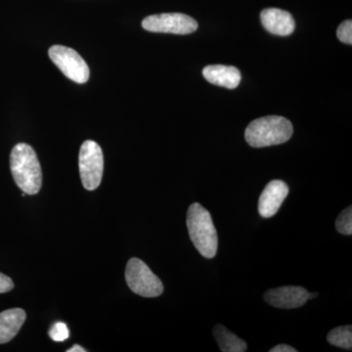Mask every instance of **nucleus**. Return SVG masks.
<instances>
[{"label": "nucleus", "mask_w": 352, "mask_h": 352, "mask_svg": "<svg viewBox=\"0 0 352 352\" xmlns=\"http://www.w3.org/2000/svg\"><path fill=\"white\" fill-rule=\"evenodd\" d=\"M10 168L16 184L28 195H36L43 185V173L36 153L31 146L19 143L10 155Z\"/></svg>", "instance_id": "f257e3e1"}, {"label": "nucleus", "mask_w": 352, "mask_h": 352, "mask_svg": "<svg viewBox=\"0 0 352 352\" xmlns=\"http://www.w3.org/2000/svg\"><path fill=\"white\" fill-rule=\"evenodd\" d=\"M187 228L190 239L206 258L217 256L219 239L212 215L199 203L190 206L187 212Z\"/></svg>", "instance_id": "f03ea898"}, {"label": "nucleus", "mask_w": 352, "mask_h": 352, "mask_svg": "<svg viewBox=\"0 0 352 352\" xmlns=\"http://www.w3.org/2000/svg\"><path fill=\"white\" fill-rule=\"evenodd\" d=\"M293 132V124L286 118L268 116L252 120L245 129V139L252 147H270L286 143Z\"/></svg>", "instance_id": "7ed1b4c3"}, {"label": "nucleus", "mask_w": 352, "mask_h": 352, "mask_svg": "<svg viewBox=\"0 0 352 352\" xmlns=\"http://www.w3.org/2000/svg\"><path fill=\"white\" fill-rule=\"evenodd\" d=\"M126 280L127 286L133 293L144 298H156L163 294L164 285L161 280L141 259H129L126 265Z\"/></svg>", "instance_id": "20e7f679"}, {"label": "nucleus", "mask_w": 352, "mask_h": 352, "mask_svg": "<svg viewBox=\"0 0 352 352\" xmlns=\"http://www.w3.org/2000/svg\"><path fill=\"white\" fill-rule=\"evenodd\" d=\"M78 166L83 187L88 191L98 188L104 170L103 152L100 146L92 140L85 141L80 147Z\"/></svg>", "instance_id": "39448f33"}, {"label": "nucleus", "mask_w": 352, "mask_h": 352, "mask_svg": "<svg viewBox=\"0 0 352 352\" xmlns=\"http://www.w3.org/2000/svg\"><path fill=\"white\" fill-rule=\"evenodd\" d=\"M51 61L64 76L76 83H85L89 78L90 71L87 62L72 48L62 45H53L48 50Z\"/></svg>", "instance_id": "423d86ee"}, {"label": "nucleus", "mask_w": 352, "mask_h": 352, "mask_svg": "<svg viewBox=\"0 0 352 352\" xmlns=\"http://www.w3.org/2000/svg\"><path fill=\"white\" fill-rule=\"evenodd\" d=\"M143 29L152 32L189 34L196 32L198 23L182 13H163L148 16L142 21Z\"/></svg>", "instance_id": "0eeeda50"}, {"label": "nucleus", "mask_w": 352, "mask_h": 352, "mask_svg": "<svg viewBox=\"0 0 352 352\" xmlns=\"http://www.w3.org/2000/svg\"><path fill=\"white\" fill-rule=\"evenodd\" d=\"M308 292L302 287L285 286L270 289L264 294V300L272 307L293 309L302 307L308 300Z\"/></svg>", "instance_id": "6e6552de"}, {"label": "nucleus", "mask_w": 352, "mask_h": 352, "mask_svg": "<svg viewBox=\"0 0 352 352\" xmlns=\"http://www.w3.org/2000/svg\"><path fill=\"white\" fill-rule=\"evenodd\" d=\"M288 194V185L282 180H272L268 183L259 197V214L265 219L276 214Z\"/></svg>", "instance_id": "1a4fd4ad"}, {"label": "nucleus", "mask_w": 352, "mask_h": 352, "mask_svg": "<svg viewBox=\"0 0 352 352\" xmlns=\"http://www.w3.org/2000/svg\"><path fill=\"white\" fill-rule=\"evenodd\" d=\"M261 20L264 29L276 36H289L295 31L296 23L293 16L282 9H264L261 14Z\"/></svg>", "instance_id": "9d476101"}, {"label": "nucleus", "mask_w": 352, "mask_h": 352, "mask_svg": "<svg viewBox=\"0 0 352 352\" xmlns=\"http://www.w3.org/2000/svg\"><path fill=\"white\" fill-rule=\"evenodd\" d=\"M203 76L208 82L217 87L234 89L240 85L241 73L236 67L210 65L203 69Z\"/></svg>", "instance_id": "9b49d317"}, {"label": "nucleus", "mask_w": 352, "mask_h": 352, "mask_svg": "<svg viewBox=\"0 0 352 352\" xmlns=\"http://www.w3.org/2000/svg\"><path fill=\"white\" fill-rule=\"evenodd\" d=\"M27 318L22 308H11L0 314V344L14 339Z\"/></svg>", "instance_id": "f8f14e48"}, {"label": "nucleus", "mask_w": 352, "mask_h": 352, "mask_svg": "<svg viewBox=\"0 0 352 352\" xmlns=\"http://www.w3.org/2000/svg\"><path fill=\"white\" fill-rule=\"evenodd\" d=\"M214 337L222 352H245L248 346L245 340L240 339L235 333L227 330L223 325L215 326Z\"/></svg>", "instance_id": "ddd939ff"}, {"label": "nucleus", "mask_w": 352, "mask_h": 352, "mask_svg": "<svg viewBox=\"0 0 352 352\" xmlns=\"http://www.w3.org/2000/svg\"><path fill=\"white\" fill-rule=\"evenodd\" d=\"M327 340L332 346L351 351L352 347L351 325L342 326V327L333 329L328 333Z\"/></svg>", "instance_id": "4468645a"}, {"label": "nucleus", "mask_w": 352, "mask_h": 352, "mask_svg": "<svg viewBox=\"0 0 352 352\" xmlns=\"http://www.w3.org/2000/svg\"><path fill=\"white\" fill-rule=\"evenodd\" d=\"M336 228L340 234L344 235H351L352 234V208H346L344 212H340L337 221Z\"/></svg>", "instance_id": "2eb2a0df"}, {"label": "nucleus", "mask_w": 352, "mask_h": 352, "mask_svg": "<svg viewBox=\"0 0 352 352\" xmlns=\"http://www.w3.org/2000/svg\"><path fill=\"white\" fill-rule=\"evenodd\" d=\"M50 337L54 342H64L69 337V329L66 324L57 322L50 330Z\"/></svg>", "instance_id": "dca6fc26"}, {"label": "nucleus", "mask_w": 352, "mask_h": 352, "mask_svg": "<svg viewBox=\"0 0 352 352\" xmlns=\"http://www.w3.org/2000/svg\"><path fill=\"white\" fill-rule=\"evenodd\" d=\"M338 38L340 39L342 43L352 44V21L346 20L342 22V24L338 28L337 32Z\"/></svg>", "instance_id": "f3484780"}, {"label": "nucleus", "mask_w": 352, "mask_h": 352, "mask_svg": "<svg viewBox=\"0 0 352 352\" xmlns=\"http://www.w3.org/2000/svg\"><path fill=\"white\" fill-rule=\"evenodd\" d=\"M14 288V283L11 278L0 273V294L10 292Z\"/></svg>", "instance_id": "a211bd4d"}, {"label": "nucleus", "mask_w": 352, "mask_h": 352, "mask_svg": "<svg viewBox=\"0 0 352 352\" xmlns=\"http://www.w3.org/2000/svg\"><path fill=\"white\" fill-rule=\"evenodd\" d=\"M296 349L293 346H289L288 344H278V346L273 347L270 349V352H296Z\"/></svg>", "instance_id": "6ab92c4d"}, {"label": "nucleus", "mask_w": 352, "mask_h": 352, "mask_svg": "<svg viewBox=\"0 0 352 352\" xmlns=\"http://www.w3.org/2000/svg\"><path fill=\"white\" fill-rule=\"evenodd\" d=\"M68 351V352H85L87 351H85V349H83V347L78 346V344H75V346L72 347V349H68V351Z\"/></svg>", "instance_id": "aec40b11"}, {"label": "nucleus", "mask_w": 352, "mask_h": 352, "mask_svg": "<svg viewBox=\"0 0 352 352\" xmlns=\"http://www.w3.org/2000/svg\"><path fill=\"white\" fill-rule=\"evenodd\" d=\"M318 296V294L314 293V294H308V300H311V298H315Z\"/></svg>", "instance_id": "412c9836"}]
</instances>
